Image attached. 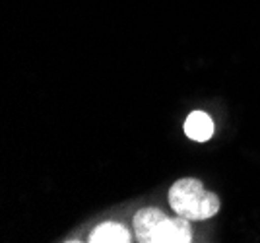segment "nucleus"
Instances as JSON below:
<instances>
[{"mask_svg":"<svg viewBox=\"0 0 260 243\" xmlns=\"http://www.w3.org/2000/svg\"><path fill=\"white\" fill-rule=\"evenodd\" d=\"M190 220L183 216L167 218L159 208L146 206L134 214V233L142 243H188L192 241Z\"/></svg>","mask_w":260,"mask_h":243,"instance_id":"f257e3e1","label":"nucleus"},{"mask_svg":"<svg viewBox=\"0 0 260 243\" xmlns=\"http://www.w3.org/2000/svg\"><path fill=\"white\" fill-rule=\"evenodd\" d=\"M169 204L177 216H183L190 222L208 220L219 212V197L212 191H206L194 177L175 181L169 189Z\"/></svg>","mask_w":260,"mask_h":243,"instance_id":"f03ea898","label":"nucleus"},{"mask_svg":"<svg viewBox=\"0 0 260 243\" xmlns=\"http://www.w3.org/2000/svg\"><path fill=\"white\" fill-rule=\"evenodd\" d=\"M184 134L194 142H206L214 134V121L204 111H192L184 121Z\"/></svg>","mask_w":260,"mask_h":243,"instance_id":"7ed1b4c3","label":"nucleus"},{"mask_svg":"<svg viewBox=\"0 0 260 243\" xmlns=\"http://www.w3.org/2000/svg\"><path fill=\"white\" fill-rule=\"evenodd\" d=\"M130 232L119 222H103L89 233V243H128Z\"/></svg>","mask_w":260,"mask_h":243,"instance_id":"20e7f679","label":"nucleus"}]
</instances>
